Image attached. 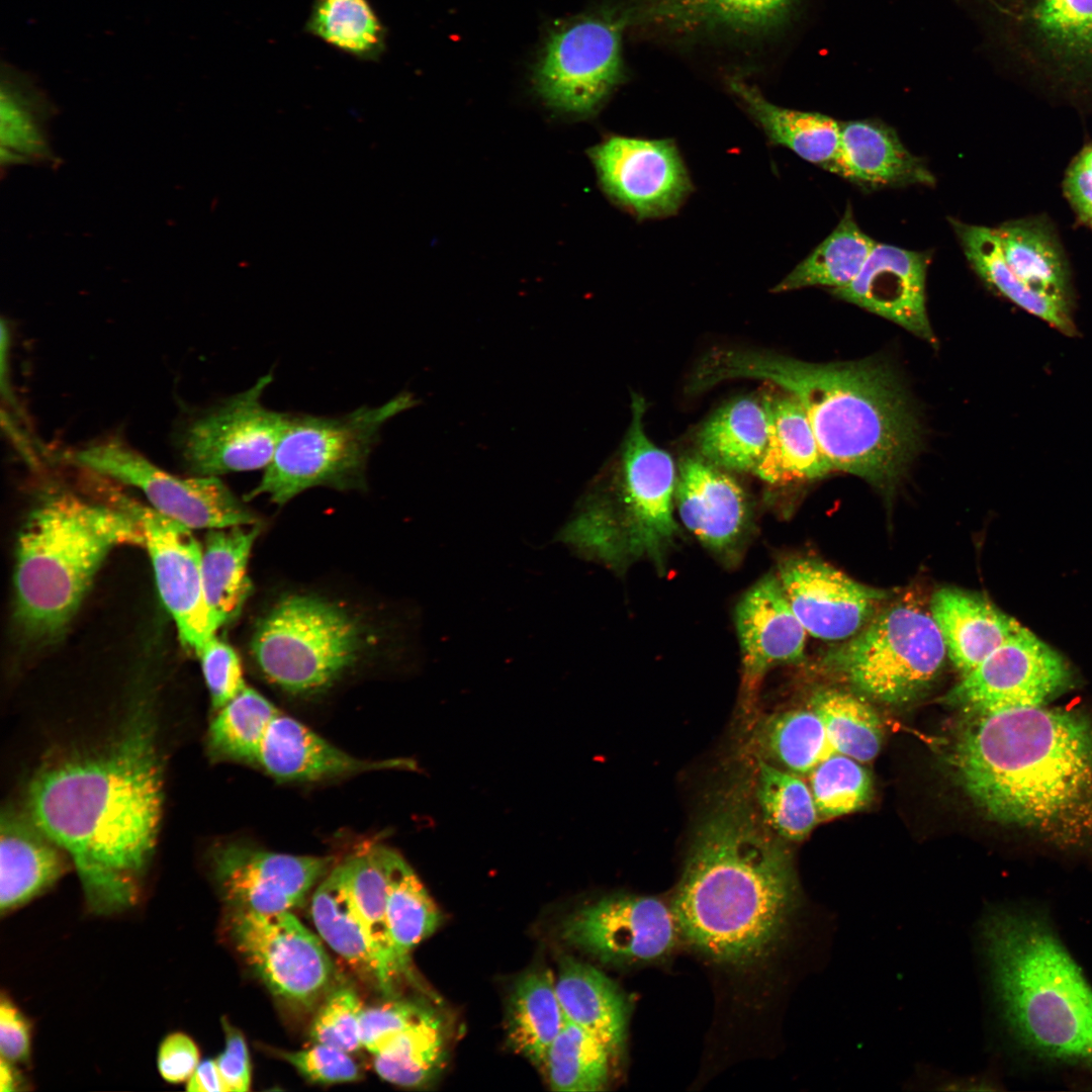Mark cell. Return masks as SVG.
Segmentation results:
<instances>
[{
    "mask_svg": "<svg viewBox=\"0 0 1092 1092\" xmlns=\"http://www.w3.org/2000/svg\"><path fill=\"white\" fill-rule=\"evenodd\" d=\"M405 764L397 759L357 758L280 712L267 729L256 765L279 781L311 782Z\"/></svg>",
    "mask_w": 1092,
    "mask_h": 1092,
    "instance_id": "obj_26",
    "label": "cell"
},
{
    "mask_svg": "<svg viewBox=\"0 0 1092 1092\" xmlns=\"http://www.w3.org/2000/svg\"><path fill=\"white\" fill-rule=\"evenodd\" d=\"M565 1022L550 971L535 969L518 979L507 1011V1035L515 1052L543 1067L547 1051Z\"/></svg>",
    "mask_w": 1092,
    "mask_h": 1092,
    "instance_id": "obj_40",
    "label": "cell"
},
{
    "mask_svg": "<svg viewBox=\"0 0 1092 1092\" xmlns=\"http://www.w3.org/2000/svg\"><path fill=\"white\" fill-rule=\"evenodd\" d=\"M950 222L967 260L986 283L1063 335H1078L1072 302L1041 293L1023 282L1006 263L995 228L967 224L956 219Z\"/></svg>",
    "mask_w": 1092,
    "mask_h": 1092,
    "instance_id": "obj_33",
    "label": "cell"
},
{
    "mask_svg": "<svg viewBox=\"0 0 1092 1092\" xmlns=\"http://www.w3.org/2000/svg\"><path fill=\"white\" fill-rule=\"evenodd\" d=\"M779 579L806 632L837 641L859 632L877 614L886 592L862 584L815 558H794Z\"/></svg>",
    "mask_w": 1092,
    "mask_h": 1092,
    "instance_id": "obj_21",
    "label": "cell"
},
{
    "mask_svg": "<svg viewBox=\"0 0 1092 1092\" xmlns=\"http://www.w3.org/2000/svg\"><path fill=\"white\" fill-rule=\"evenodd\" d=\"M217 711L207 734L210 754L219 760L257 764L267 729L280 711L250 687Z\"/></svg>",
    "mask_w": 1092,
    "mask_h": 1092,
    "instance_id": "obj_45",
    "label": "cell"
},
{
    "mask_svg": "<svg viewBox=\"0 0 1092 1092\" xmlns=\"http://www.w3.org/2000/svg\"><path fill=\"white\" fill-rule=\"evenodd\" d=\"M984 41L1010 74L1092 98V0H972Z\"/></svg>",
    "mask_w": 1092,
    "mask_h": 1092,
    "instance_id": "obj_8",
    "label": "cell"
},
{
    "mask_svg": "<svg viewBox=\"0 0 1092 1092\" xmlns=\"http://www.w3.org/2000/svg\"><path fill=\"white\" fill-rule=\"evenodd\" d=\"M561 937L611 964L641 966L662 961L682 936L671 905L657 897H605L567 916Z\"/></svg>",
    "mask_w": 1092,
    "mask_h": 1092,
    "instance_id": "obj_16",
    "label": "cell"
},
{
    "mask_svg": "<svg viewBox=\"0 0 1092 1092\" xmlns=\"http://www.w3.org/2000/svg\"><path fill=\"white\" fill-rule=\"evenodd\" d=\"M271 381V373L260 377L247 390L194 417L180 431L178 452L192 475L219 476L270 464L291 417L263 404L262 395Z\"/></svg>",
    "mask_w": 1092,
    "mask_h": 1092,
    "instance_id": "obj_15",
    "label": "cell"
},
{
    "mask_svg": "<svg viewBox=\"0 0 1092 1092\" xmlns=\"http://www.w3.org/2000/svg\"><path fill=\"white\" fill-rule=\"evenodd\" d=\"M416 403L401 392L377 406H360L341 417L291 415L262 479L248 494H267L283 505L318 485L358 486L382 427Z\"/></svg>",
    "mask_w": 1092,
    "mask_h": 1092,
    "instance_id": "obj_9",
    "label": "cell"
},
{
    "mask_svg": "<svg viewBox=\"0 0 1092 1092\" xmlns=\"http://www.w3.org/2000/svg\"><path fill=\"white\" fill-rule=\"evenodd\" d=\"M797 0H629L626 26L684 37L723 34L756 37L779 28Z\"/></svg>",
    "mask_w": 1092,
    "mask_h": 1092,
    "instance_id": "obj_22",
    "label": "cell"
},
{
    "mask_svg": "<svg viewBox=\"0 0 1092 1092\" xmlns=\"http://www.w3.org/2000/svg\"><path fill=\"white\" fill-rule=\"evenodd\" d=\"M362 631L345 609L309 596L280 601L257 624L252 654L264 675L292 694L322 691L358 658Z\"/></svg>",
    "mask_w": 1092,
    "mask_h": 1092,
    "instance_id": "obj_11",
    "label": "cell"
},
{
    "mask_svg": "<svg viewBox=\"0 0 1092 1092\" xmlns=\"http://www.w3.org/2000/svg\"><path fill=\"white\" fill-rule=\"evenodd\" d=\"M727 85L771 144L784 146L804 160L831 170L840 146V122L818 112L778 106L755 85L736 76L729 77Z\"/></svg>",
    "mask_w": 1092,
    "mask_h": 1092,
    "instance_id": "obj_32",
    "label": "cell"
},
{
    "mask_svg": "<svg viewBox=\"0 0 1092 1092\" xmlns=\"http://www.w3.org/2000/svg\"><path fill=\"white\" fill-rule=\"evenodd\" d=\"M1063 188L1078 218L1092 229V143L1069 165Z\"/></svg>",
    "mask_w": 1092,
    "mask_h": 1092,
    "instance_id": "obj_57",
    "label": "cell"
},
{
    "mask_svg": "<svg viewBox=\"0 0 1092 1092\" xmlns=\"http://www.w3.org/2000/svg\"><path fill=\"white\" fill-rule=\"evenodd\" d=\"M811 708L821 718L835 751L857 761L874 759L882 745L883 728L875 711L849 693H817Z\"/></svg>",
    "mask_w": 1092,
    "mask_h": 1092,
    "instance_id": "obj_49",
    "label": "cell"
},
{
    "mask_svg": "<svg viewBox=\"0 0 1092 1092\" xmlns=\"http://www.w3.org/2000/svg\"><path fill=\"white\" fill-rule=\"evenodd\" d=\"M832 172L872 187L932 184L924 163L894 129L870 119L840 122V146Z\"/></svg>",
    "mask_w": 1092,
    "mask_h": 1092,
    "instance_id": "obj_29",
    "label": "cell"
},
{
    "mask_svg": "<svg viewBox=\"0 0 1092 1092\" xmlns=\"http://www.w3.org/2000/svg\"><path fill=\"white\" fill-rule=\"evenodd\" d=\"M928 262L927 253L877 244L854 279L833 293L933 343L925 304Z\"/></svg>",
    "mask_w": 1092,
    "mask_h": 1092,
    "instance_id": "obj_23",
    "label": "cell"
},
{
    "mask_svg": "<svg viewBox=\"0 0 1092 1092\" xmlns=\"http://www.w3.org/2000/svg\"><path fill=\"white\" fill-rule=\"evenodd\" d=\"M776 384L804 407L832 469L882 484L896 478L919 443V428L893 374L869 362L809 363L768 352L715 349L691 378L700 391L724 380Z\"/></svg>",
    "mask_w": 1092,
    "mask_h": 1092,
    "instance_id": "obj_4",
    "label": "cell"
},
{
    "mask_svg": "<svg viewBox=\"0 0 1092 1092\" xmlns=\"http://www.w3.org/2000/svg\"><path fill=\"white\" fill-rule=\"evenodd\" d=\"M674 503L685 527L712 550H726L748 519L743 489L726 470L701 456H686L676 473Z\"/></svg>",
    "mask_w": 1092,
    "mask_h": 1092,
    "instance_id": "obj_25",
    "label": "cell"
},
{
    "mask_svg": "<svg viewBox=\"0 0 1092 1092\" xmlns=\"http://www.w3.org/2000/svg\"><path fill=\"white\" fill-rule=\"evenodd\" d=\"M430 1008L411 1000H393L363 1008L360 1016L362 1046L376 1055Z\"/></svg>",
    "mask_w": 1092,
    "mask_h": 1092,
    "instance_id": "obj_52",
    "label": "cell"
},
{
    "mask_svg": "<svg viewBox=\"0 0 1092 1092\" xmlns=\"http://www.w3.org/2000/svg\"><path fill=\"white\" fill-rule=\"evenodd\" d=\"M199 1063L197 1045L183 1032L167 1035L159 1046L158 1070L162 1078L169 1083L187 1082Z\"/></svg>",
    "mask_w": 1092,
    "mask_h": 1092,
    "instance_id": "obj_55",
    "label": "cell"
},
{
    "mask_svg": "<svg viewBox=\"0 0 1092 1092\" xmlns=\"http://www.w3.org/2000/svg\"><path fill=\"white\" fill-rule=\"evenodd\" d=\"M676 470L642 425L627 433L614 491L589 492L557 535L582 558L615 569L639 558L658 560L678 534Z\"/></svg>",
    "mask_w": 1092,
    "mask_h": 1092,
    "instance_id": "obj_7",
    "label": "cell"
},
{
    "mask_svg": "<svg viewBox=\"0 0 1092 1092\" xmlns=\"http://www.w3.org/2000/svg\"><path fill=\"white\" fill-rule=\"evenodd\" d=\"M613 1062L601 1040L566 1019L549 1046L542 1068L554 1091L593 1092L605 1089Z\"/></svg>",
    "mask_w": 1092,
    "mask_h": 1092,
    "instance_id": "obj_46",
    "label": "cell"
},
{
    "mask_svg": "<svg viewBox=\"0 0 1092 1092\" xmlns=\"http://www.w3.org/2000/svg\"><path fill=\"white\" fill-rule=\"evenodd\" d=\"M736 628L742 691L751 702L771 667L803 658L807 632L774 575L764 576L743 596L736 609Z\"/></svg>",
    "mask_w": 1092,
    "mask_h": 1092,
    "instance_id": "obj_24",
    "label": "cell"
},
{
    "mask_svg": "<svg viewBox=\"0 0 1092 1092\" xmlns=\"http://www.w3.org/2000/svg\"><path fill=\"white\" fill-rule=\"evenodd\" d=\"M186 1083L191 1092H225L215 1060L200 1062Z\"/></svg>",
    "mask_w": 1092,
    "mask_h": 1092,
    "instance_id": "obj_59",
    "label": "cell"
},
{
    "mask_svg": "<svg viewBox=\"0 0 1092 1092\" xmlns=\"http://www.w3.org/2000/svg\"><path fill=\"white\" fill-rule=\"evenodd\" d=\"M589 157L607 195L640 219L675 213L693 189L671 140L611 135Z\"/></svg>",
    "mask_w": 1092,
    "mask_h": 1092,
    "instance_id": "obj_18",
    "label": "cell"
},
{
    "mask_svg": "<svg viewBox=\"0 0 1092 1092\" xmlns=\"http://www.w3.org/2000/svg\"><path fill=\"white\" fill-rule=\"evenodd\" d=\"M72 461L86 471L138 488L154 510L192 530L258 523L218 476L173 475L117 438L75 451Z\"/></svg>",
    "mask_w": 1092,
    "mask_h": 1092,
    "instance_id": "obj_13",
    "label": "cell"
},
{
    "mask_svg": "<svg viewBox=\"0 0 1092 1092\" xmlns=\"http://www.w3.org/2000/svg\"><path fill=\"white\" fill-rule=\"evenodd\" d=\"M929 610L947 656L963 675L1022 628L986 599L956 587L934 593Z\"/></svg>",
    "mask_w": 1092,
    "mask_h": 1092,
    "instance_id": "obj_28",
    "label": "cell"
},
{
    "mask_svg": "<svg viewBox=\"0 0 1092 1092\" xmlns=\"http://www.w3.org/2000/svg\"><path fill=\"white\" fill-rule=\"evenodd\" d=\"M343 880L380 957L390 993L400 975H407L393 950L386 922V877L376 846L364 848L339 863Z\"/></svg>",
    "mask_w": 1092,
    "mask_h": 1092,
    "instance_id": "obj_44",
    "label": "cell"
},
{
    "mask_svg": "<svg viewBox=\"0 0 1092 1092\" xmlns=\"http://www.w3.org/2000/svg\"><path fill=\"white\" fill-rule=\"evenodd\" d=\"M995 231L1006 263L1023 282L1041 293L1072 302L1067 260L1043 218L1012 219Z\"/></svg>",
    "mask_w": 1092,
    "mask_h": 1092,
    "instance_id": "obj_38",
    "label": "cell"
},
{
    "mask_svg": "<svg viewBox=\"0 0 1092 1092\" xmlns=\"http://www.w3.org/2000/svg\"><path fill=\"white\" fill-rule=\"evenodd\" d=\"M981 941L1014 1039L1036 1058L1092 1073V988L1045 917L994 909Z\"/></svg>",
    "mask_w": 1092,
    "mask_h": 1092,
    "instance_id": "obj_5",
    "label": "cell"
},
{
    "mask_svg": "<svg viewBox=\"0 0 1092 1092\" xmlns=\"http://www.w3.org/2000/svg\"><path fill=\"white\" fill-rule=\"evenodd\" d=\"M259 533L257 523L250 528L212 529L205 537L201 570L206 602L216 629L233 622L251 595L247 566Z\"/></svg>",
    "mask_w": 1092,
    "mask_h": 1092,
    "instance_id": "obj_35",
    "label": "cell"
},
{
    "mask_svg": "<svg viewBox=\"0 0 1092 1092\" xmlns=\"http://www.w3.org/2000/svg\"><path fill=\"white\" fill-rule=\"evenodd\" d=\"M947 655L930 610L904 598L825 656V666L872 698L902 704L925 692Z\"/></svg>",
    "mask_w": 1092,
    "mask_h": 1092,
    "instance_id": "obj_10",
    "label": "cell"
},
{
    "mask_svg": "<svg viewBox=\"0 0 1092 1092\" xmlns=\"http://www.w3.org/2000/svg\"><path fill=\"white\" fill-rule=\"evenodd\" d=\"M280 1057L310 1081L332 1084L355 1081L360 1077L358 1066L348 1053L315 1043L297 1052H280Z\"/></svg>",
    "mask_w": 1092,
    "mask_h": 1092,
    "instance_id": "obj_54",
    "label": "cell"
},
{
    "mask_svg": "<svg viewBox=\"0 0 1092 1092\" xmlns=\"http://www.w3.org/2000/svg\"><path fill=\"white\" fill-rule=\"evenodd\" d=\"M620 11L576 17L549 36L535 71L536 89L561 112L590 115L623 80Z\"/></svg>",
    "mask_w": 1092,
    "mask_h": 1092,
    "instance_id": "obj_12",
    "label": "cell"
},
{
    "mask_svg": "<svg viewBox=\"0 0 1092 1092\" xmlns=\"http://www.w3.org/2000/svg\"><path fill=\"white\" fill-rule=\"evenodd\" d=\"M953 762L975 804L994 820L1053 842L1092 841V723L1042 706L973 714Z\"/></svg>",
    "mask_w": 1092,
    "mask_h": 1092,
    "instance_id": "obj_2",
    "label": "cell"
},
{
    "mask_svg": "<svg viewBox=\"0 0 1092 1092\" xmlns=\"http://www.w3.org/2000/svg\"><path fill=\"white\" fill-rule=\"evenodd\" d=\"M447 1053V1026L441 1015L430 1008L374 1055V1068L391 1084L422 1087L440 1074Z\"/></svg>",
    "mask_w": 1092,
    "mask_h": 1092,
    "instance_id": "obj_41",
    "label": "cell"
},
{
    "mask_svg": "<svg viewBox=\"0 0 1092 1092\" xmlns=\"http://www.w3.org/2000/svg\"><path fill=\"white\" fill-rule=\"evenodd\" d=\"M30 1052V1026L22 1012L6 996L0 1003V1058L23 1063Z\"/></svg>",
    "mask_w": 1092,
    "mask_h": 1092,
    "instance_id": "obj_58",
    "label": "cell"
},
{
    "mask_svg": "<svg viewBox=\"0 0 1092 1092\" xmlns=\"http://www.w3.org/2000/svg\"><path fill=\"white\" fill-rule=\"evenodd\" d=\"M162 805V762L145 710L106 744L43 764L26 794V813L72 858L90 905L101 912L135 899Z\"/></svg>",
    "mask_w": 1092,
    "mask_h": 1092,
    "instance_id": "obj_1",
    "label": "cell"
},
{
    "mask_svg": "<svg viewBox=\"0 0 1092 1092\" xmlns=\"http://www.w3.org/2000/svg\"><path fill=\"white\" fill-rule=\"evenodd\" d=\"M556 992L568 1021L580 1026L619 1058L626 1043L629 1006L619 987L593 966L569 957L559 963Z\"/></svg>",
    "mask_w": 1092,
    "mask_h": 1092,
    "instance_id": "obj_31",
    "label": "cell"
},
{
    "mask_svg": "<svg viewBox=\"0 0 1092 1092\" xmlns=\"http://www.w3.org/2000/svg\"><path fill=\"white\" fill-rule=\"evenodd\" d=\"M877 243L857 225L847 208L833 232L774 289L785 292L808 286L834 289L850 283Z\"/></svg>",
    "mask_w": 1092,
    "mask_h": 1092,
    "instance_id": "obj_42",
    "label": "cell"
},
{
    "mask_svg": "<svg viewBox=\"0 0 1092 1092\" xmlns=\"http://www.w3.org/2000/svg\"><path fill=\"white\" fill-rule=\"evenodd\" d=\"M0 909L11 911L52 886L66 852L28 816L4 809L0 823Z\"/></svg>",
    "mask_w": 1092,
    "mask_h": 1092,
    "instance_id": "obj_27",
    "label": "cell"
},
{
    "mask_svg": "<svg viewBox=\"0 0 1092 1092\" xmlns=\"http://www.w3.org/2000/svg\"><path fill=\"white\" fill-rule=\"evenodd\" d=\"M756 736L766 757L797 774H809L837 753L821 718L812 708L791 710L765 719Z\"/></svg>",
    "mask_w": 1092,
    "mask_h": 1092,
    "instance_id": "obj_47",
    "label": "cell"
},
{
    "mask_svg": "<svg viewBox=\"0 0 1092 1092\" xmlns=\"http://www.w3.org/2000/svg\"><path fill=\"white\" fill-rule=\"evenodd\" d=\"M767 434L762 399L735 398L715 412L700 430V456L724 470L754 471L765 451Z\"/></svg>",
    "mask_w": 1092,
    "mask_h": 1092,
    "instance_id": "obj_39",
    "label": "cell"
},
{
    "mask_svg": "<svg viewBox=\"0 0 1092 1092\" xmlns=\"http://www.w3.org/2000/svg\"><path fill=\"white\" fill-rule=\"evenodd\" d=\"M756 799L762 820L788 840H802L814 828L818 809L811 789L796 775L759 759Z\"/></svg>",
    "mask_w": 1092,
    "mask_h": 1092,
    "instance_id": "obj_48",
    "label": "cell"
},
{
    "mask_svg": "<svg viewBox=\"0 0 1092 1092\" xmlns=\"http://www.w3.org/2000/svg\"><path fill=\"white\" fill-rule=\"evenodd\" d=\"M1063 658L1022 627L945 695L946 704L972 714L1042 706L1067 687Z\"/></svg>",
    "mask_w": 1092,
    "mask_h": 1092,
    "instance_id": "obj_17",
    "label": "cell"
},
{
    "mask_svg": "<svg viewBox=\"0 0 1092 1092\" xmlns=\"http://www.w3.org/2000/svg\"><path fill=\"white\" fill-rule=\"evenodd\" d=\"M226 929L246 963L282 1001L310 1009L330 987V957L321 939L290 911L230 908Z\"/></svg>",
    "mask_w": 1092,
    "mask_h": 1092,
    "instance_id": "obj_14",
    "label": "cell"
},
{
    "mask_svg": "<svg viewBox=\"0 0 1092 1092\" xmlns=\"http://www.w3.org/2000/svg\"><path fill=\"white\" fill-rule=\"evenodd\" d=\"M310 910L322 939L347 962L370 974L382 991L390 993L378 951L345 885L339 864L333 867L316 887Z\"/></svg>",
    "mask_w": 1092,
    "mask_h": 1092,
    "instance_id": "obj_36",
    "label": "cell"
},
{
    "mask_svg": "<svg viewBox=\"0 0 1092 1092\" xmlns=\"http://www.w3.org/2000/svg\"><path fill=\"white\" fill-rule=\"evenodd\" d=\"M1 165L56 164L49 134L54 110L41 90L16 72L1 80Z\"/></svg>",
    "mask_w": 1092,
    "mask_h": 1092,
    "instance_id": "obj_34",
    "label": "cell"
},
{
    "mask_svg": "<svg viewBox=\"0 0 1092 1092\" xmlns=\"http://www.w3.org/2000/svg\"><path fill=\"white\" fill-rule=\"evenodd\" d=\"M386 877V922L393 950L410 972V953L441 924L443 917L427 889L395 850L377 845Z\"/></svg>",
    "mask_w": 1092,
    "mask_h": 1092,
    "instance_id": "obj_37",
    "label": "cell"
},
{
    "mask_svg": "<svg viewBox=\"0 0 1092 1092\" xmlns=\"http://www.w3.org/2000/svg\"><path fill=\"white\" fill-rule=\"evenodd\" d=\"M117 505L69 489L49 490L22 525L16 545L14 616L30 644L56 642L67 630L108 553L144 545L125 496Z\"/></svg>",
    "mask_w": 1092,
    "mask_h": 1092,
    "instance_id": "obj_6",
    "label": "cell"
},
{
    "mask_svg": "<svg viewBox=\"0 0 1092 1092\" xmlns=\"http://www.w3.org/2000/svg\"><path fill=\"white\" fill-rule=\"evenodd\" d=\"M196 655L200 659L215 710L223 707L247 687L238 654L232 646L215 635L204 643Z\"/></svg>",
    "mask_w": 1092,
    "mask_h": 1092,
    "instance_id": "obj_53",
    "label": "cell"
},
{
    "mask_svg": "<svg viewBox=\"0 0 1092 1092\" xmlns=\"http://www.w3.org/2000/svg\"><path fill=\"white\" fill-rule=\"evenodd\" d=\"M225 1049L216 1058L225 1092H246L251 1084V1066L248 1048L240 1030L222 1019Z\"/></svg>",
    "mask_w": 1092,
    "mask_h": 1092,
    "instance_id": "obj_56",
    "label": "cell"
},
{
    "mask_svg": "<svg viewBox=\"0 0 1092 1092\" xmlns=\"http://www.w3.org/2000/svg\"><path fill=\"white\" fill-rule=\"evenodd\" d=\"M810 789L818 812L825 817L845 815L864 807L873 795L869 772L859 761L835 753L810 772Z\"/></svg>",
    "mask_w": 1092,
    "mask_h": 1092,
    "instance_id": "obj_50",
    "label": "cell"
},
{
    "mask_svg": "<svg viewBox=\"0 0 1092 1092\" xmlns=\"http://www.w3.org/2000/svg\"><path fill=\"white\" fill-rule=\"evenodd\" d=\"M125 498L141 524L160 596L180 641L197 654L217 630L204 593L202 546L189 527Z\"/></svg>",
    "mask_w": 1092,
    "mask_h": 1092,
    "instance_id": "obj_19",
    "label": "cell"
},
{
    "mask_svg": "<svg viewBox=\"0 0 1092 1092\" xmlns=\"http://www.w3.org/2000/svg\"><path fill=\"white\" fill-rule=\"evenodd\" d=\"M768 434L765 451L754 473L771 484L811 480L832 469L822 453L811 422L799 400L783 392L762 397Z\"/></svg>",
    "mask_w": 1092,
    "mask_h": 1092,
    "instance_id": "obj_30",
    "label": "cell"
},
{
    "mask_svg": "<svg viewBox=\"0 0 1092 1092\" xmlns=\"http://www.w3.org/2000/svg\"><path fill=\"white\" fill-rule=\"evenodd\" d=\"M363 1010L357 993L350 987H340L329 994L310 1025L309 1036L346 1053L362 1046L360 1016Z\"/></svg>",
    "mask_w": 1092,
    "mask_h": 1092,
    "instance_id": "obj_51",
    "label": "cell"
},
{
    "mask_svg": "<svg viewBox=\"0 0 1092 1092\" xmlns=\"http://www.w3.org/2000/svg\"><path fill=\"white\" fill-rule=\"evenodd\" d=\"M764 825L742 798L720 802L698 827L675 891L682 936L719 965L770 958L800 907L791 856Z\"/></svg>",
    "mask_w": 1092,
    "mask_h": 1092,
    "instance_id": "obj_3",
    "label": "cell"
},
{
    "mask_svg": "<svg viewBox=\"0 0 1092 1092\" xmlns=\"http://www.w3.org/2000/svg\"><path fill=\"white\" fill-rule=\"evenodd\" d=\"M305 29L362 61H377L386 50L385 26L369 0H314Z\"/></svg>",
    "mask_w": 1092,
    "mask_h": 1092,
    "instance_id": "obj_43",
    "label": "cell"
},
{
    "mask_svg": "<svg viewBox=\"0 0 1092 1092\" xmlns=\"http://www.w3.org/2000/svg\"><path fill=\"white\" fill-rule=\"evenodd\" d=\"M20 1083L14 1064L0 1058V1091L13 1092Z\"/></svg>",
    "mask_w": 1092,
    "mask_h": 1092,
    "instance_id": "obj_60",
    "label": "cell"
},
{
    "mask_svg": "<svg viewBox=\"0 0 1092 1092\" xmlns=\"http://www.w3.org/2000/svg\"><path fill=\"white\" fill-rule=\"evenodd\" d=\"M333 856L293 855L242 842L218 845L212 872L230 908L259 913L290 911L333 869Z\"/></svg>",
    "mask_w": 1092,
    "mask_h": 1092,
    "instance_id": "obj_20",
    "label": "cell"
}]
</instances>
